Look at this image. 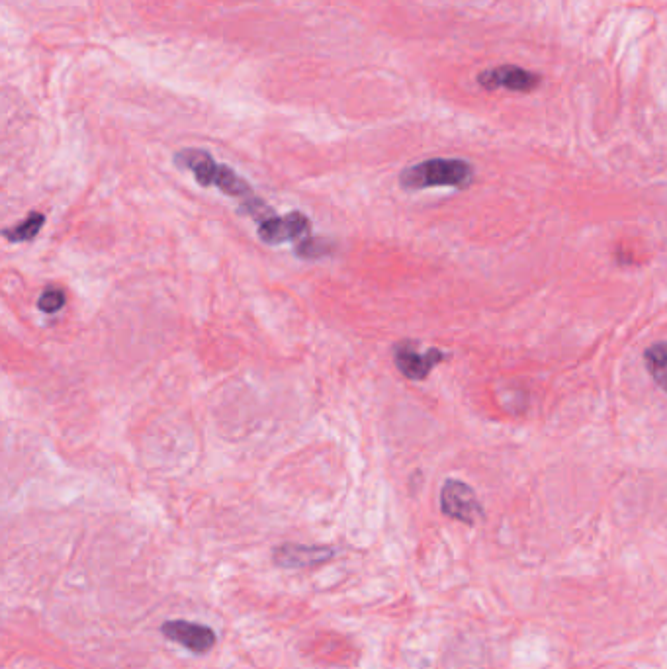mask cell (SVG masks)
<instances>
[{
	"label": "cell",
	"instance_id": "cell-1",
	"mask_svg": "<svg viewBox=\"0 0 667 669\" xmlns=\"http://www.w3.org/2000/svg\"><path fill=\"white\" fill-rule=\"evenodd\" d=\"M476 179L474 167L464 159H427L417 165L403 169L400 175L401 188L425 190V188H468Z\"/></svg>",
	"mask_w": 667,
	"mask_h": 669
},
{
	"label": "cell",
	"instance_id": "cell-2",
	"mask_svg": "<svg viewBox=\"0 0 667 669\" xmlns=\"http://www.w3.org/2000/svg\"><path fill=\"white\" fill-rule=\"evenodd\" d=\"M441 511L446 517L460 521L464 525H476L478 519L484 515L482 503L468 484L460 480H446L441 490Z\"/></svg>",
	"mask_w": 667,
	"mask_h": 669
},
{
	"label": "cell",
	"instance_id": "cell-3",
	"mask_svg": "<svg viewBox=\"0 0 667 669\" xmlns=\"http://www.w3.org/2000/svg\"><path fill=\"white\" fill-rule=\"evenodd\" d=\"M161 634L165 638H169L171 642L178 644V646L186 648L188 652L196 654V656L208 654L218 642V636H216L214 628L200 625V623H192V621H182V619L163 623Z\"/></svg>",
	"mask_w": 667,
	"mask_h": 669
},
{
	"label": "cell",
	"instance_id": "cell-4",
	"mask_svg": "<svg viewBox=\"0 0 667 669\" xmlns=\"http://www.w3.org/2000/svg\"><path fill=\"white\" fill-rule=\"evenodd\" d=\"M335 556V550L329 546H308V544H280L272 552V560L278 568L284 570H304L329 562Z\"/></svg>",
	"mask_w": 667,
	"mask_h": 669
},
{
	"label": "cell",
	"instance_id": "cell-5",
	"mask_svg": "<svg viewBox=\"0 0 667 669\" xmlns=\"http://www.w3.org/2000/svg\"><path fill=\"white\" fill-rule=\"evenodd\" d=\"M445 358L446 353H443L441 349H429L421 353L417 351L413 343H400L394 349V360H396L398 370L407 380H415V382L425 380L431 374V370Z\"/></svg>",
	"mask_w": 667,
	"mask_h": 669
},
{
	"label": "cell",
	"instance_id": "cell-6",
	"mask_svg": "<svg viewBox=\"0 0 667 669\" xmlns=\"http://www.w3.org/2000/svg\"><path fill=\"white\" fill-rule=\"evenodd\" d=\"M310 220L306 214L294 210L286 216H272L259 225V237L268 245H278L286 241H302L310 233Z\"/></svg>",
	"mask_w": 667,
	"mask_h": 669
},
{
	"label": "cell",
	"instance_id": "cell-7",
	"mask_svg": "<svg viewBox=\"0 0 667 669\" xmlns=\"http://www.w3.org/2000/svg\"><path fill=\"white\" fill-rule=\"evenodd\" d=\"M478 83L488 90L509 89L515 92H531L540 85V77L517 65H503L497 69L484 71L478 77Z\"/></svg>",
	"mask_w": 667,
	"mask_h": 669
},
{
	"label": "cell",
	"instance_id": "cell-8",
	"mask_svg": "<svg viewBox=\"0 0 667 669\" xmlns=\"http://www.w3.org/2000/svg\"><path fill=\"white\" fill-rule=\"evenodd\" d=\"M44 223L45 216L42 212H32L26 220H22V222L4 229L2 235L10 243H26V241H32L42 231Z\"/></svg>",
	"mask_w": 667,
	"mask_h": 669
},
{
	"label": "cell",
	"instance_id": "cell-9",
	"mask_svg": "<svg viewBox=\"0 0 667 669\" xmlns=\"http://www.w3.org/2000/svg\"><path fill=\"white\" fill-rule=\"evenodd\" d=\"M646 368L654 382L667 394V343H656L646 353Z\"/></svg>",
	"mask_w": 667,
	"mask_h": 669
},
{
	"label": "cell",
	"instance_id": "cell-10",
	"mask_svg": "<svg viewBox=\"0 0 667 669\" xmlns=\"http://www.w3.org/2000/svg\"><path fill=\"white\" fill-rule=\"evenodd\" d=\"M335 251V245L325 237H306L298 241L296 255L302 259H323Z\"/></svg>",
	"mask_w": 667,
	"mask_h": 669
},
{
	"label": "cell",
	"instance_id": "cell-11",
	"mask_svg": "<svg viewBox=\"0 0 667 669\" xmlns=\"http://www.w3.org/2000/svg\"><path fill=\"white\" fill-rule=\"evenodd\" d=\"M40 310L45 313H57L65 306V292L61 288H45L44 294L38 300Z\"/></svg>",
	"mask_w": 667,
	"mask_h": 669
}]
</instances>
